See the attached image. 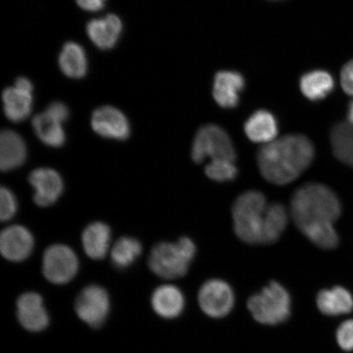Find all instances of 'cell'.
Wrapping results in <instances>:
<instances>
[{
    "mask_svg": "<svg viewBox=\"0 0 353 353\" xmlns=\"http://www.w3.org/2000/svg\"><path fill=\"white\" fill-rule=\"evenodd\" d=\"M342 206L336 194L321 183H307L297 189L290 203V215L299 230L322 250H334L339 243L335 221Z\"/></svg>",
    "mask_w": 353,
    "mask_h": 353,
    "instance_id": "1",
    "label": "cell"
},
{
    "mask_svg": "<svg viewBox=\"0 0 353 353\" xmlns=\"http://www.w3.org/2000/svg\"><path fill=\"white\" fill-rule=\"evenodd\" d=\"M234 231L239 239L252 245H271L279 241L289 222V214L281 203L268 204L259 191L245 192L232 207Z\"/></svg>",
    "mask_w": 353,
    "mask_h": 353,
    "instance_id": "2",
    "label": "cell"
},
{
    "mask_svg": "<svg viewBox=\"0 0 353 353\" xmlns=\"http://www.w3.org/2000/svg\"><path fill=\"white\" fill-rule=\"evenodd\" d=\"M314 157V145L307 137L289 134L263 145L257 162L268 182L282 186L296 180L312 165Z\"/></svg>",
    "mask_w": 353,
    "mask_h": 353,
    "instance_id": "3",
    "label": "cell"
},
{
    "mask_svg": "<svg viewBox=\"0 0 353 353\" xmlns=\"http://www.w3.org/2000/svg\"><path fill=\"white\" fill-rule=\"evenodd\" d=\"M196 253V247L188 237L175 243L161 242L150 253V269L164 279H178L187 274Z\"/></svg>",
    "mask_w": 353,
    "mask_h": 353,
    "instance_id": "4",
    "label": "cell"
},
{
    "mask_svg": "<svg viewBox=\"0 0 353 353\" xmlns=\"http://www.w3.org/2000/svg\"><path fill=\"white\" fill-rule=\"evenodd\" d=\"M247 307L259 323L269 325L281 324L290 315V295L285 287L276 281H272L259 293L248 299Z\"/></svg>",
    "mask_w": 353,
    "mask_h": 353,
    "instance_id": "5",
    "label": "cell"
},
{
    "mask_svg": "<svg viewBox=\"0 0 353 353\" xmlns=\"http://www.w3.org/2000/svg\"><path fill=\"white\" fill-rule=\"evenodd\" d=\"M192 158L197 164H201L207 158H210L211 161L235 162L236 152L230 136L223 128L206 125L200 128L194 139Z\"/></svg>",
    "mask_w": 353,
    "mask_h": 353,
    "instance_id": "6",
    "label": "cell"
},
{
    "mask_svg": "<svg viewBox=\"0 0 353 353\" xmlns=\"http://www.w3.org/2000/svg\"><path fill=\"white\" fill-rule=\"evenodd\" d=\"M79 261L76 253L70 247L61 244L52 245L43 256L42 271L51 283L65 285L77 276Z\"/></svg>",
    "mask_w": 353,
    "mask_h": 353,
    "instance_id": "7",
    "label": "cell"
},
{
    "mask_svg": "<svg viewBox=\"0 0 353 353\" xmlns=\"http://www.w3.org/2000/svg\"><path fill=\"white\" fill-rule=\"evenodd\" d=\"M109 294L103 287L98 285L86 286L79 294L74 310L79 319L92 328H99L109 315Z\"/></svg>",
    "mask_w": 353,
    "mask_h": 353,
    "instance_id": "8",
    "label": "cell"
},
{
    "mask_svg": "<svg viewBox=\"0 0 353 353\" xmlns=\"http://www.w3.org/2000/svg\"><path fill=\"white\" fill-rule=\"evenodd\" d=\"M198 301L201 310L213 319H222L230 313L235 303L232 287L222 280L207 281L201 287Z\"/></svg>",
    "mask_w": 353,
    "mask_h": 353,
    "instance_id": "9",
    "label": "cell"
},
{
    "mask_svg": "<svg viewBox=\"0 0 353 353\" xmlns=\"http://www.w3.org/2000/svg\"><path fill=\"white\" fill-rule=\"evenodd\" d=\"M29 183L34 190V201L39 207H48L59 200L64 184L59 172L50 168H39L29 175Z\"/></svg>",
    "mask_w": 353,
    "mask_h": 353,
    "instance_id": "10",
    "label": "cell"
},
{
    "mask_svg": "<svg viewBox=\"0 0 353 353\" xmlns=\"http://www.w3.org/2000/svg\"><path fill=\"white\" fill-rule=\"evenodd\" d=\"M34 244L32 232L21 225H12L3 229L0 236V252L11 262L24 261L32 254Z\"/></svg>",
    "mask_w": 353,
    "mask_h": 353,
    "instance_id": "11",
    "label": "cell"
},
{
    "mask_svg": "<svg viewBox=\"0 0 353 353\" xmlns=\"http://www.w3.org/2000/svg\"><path fill=\"white\" fill-rule=\"evenodd\" d=\"M17 316L22 327L30 332H41L50 325V316L41 294H22L17 301Z\"/></svg>",
    "mask_w": 353,
    "mask_h": 353,
    "instance_id": "12",
    "label": "cell"
},
{
    "mask_svg": "<svg viewBox=\"0 0 353 353\" xmlns=\"http://www.w3.org/2000/svg\"><path fill=\"white\" fill-rule=\"evenodd\" d=\"M92 127L105 139L125 140L130 134V123L121 110L110 105L97 109L92 117Z\"/></svg>",
    "mask_w": 353,
    "mask_h": 353,
    "instance_id": "13",
    "label": "cell"
},
{
    "mask_svg": "<svg viewBox=\"0 0 353 353\" xmlns=\"http://www.w3.org/2000/svg\"><path fill=\"white\" fill-rule=\"evenodd\" d=\"M245 85V78L239 72L232 70L218 72L215 74L213 85V96L216 103L223 108H236Z\"/></svg>",
    "mask_w": 353,
    "mask_h": 353,
    "instance_id": "14",
    "label": "cell"
},
{
    "mask_svg": "<svg viewBox=\"0 0 353 353\" xmlns=\"http://www.w3.org/2000/svg\"><path fill=\"white\" fill-rule=\"evenodd\" d=\"M152 306L157 314L163 319H176L183 311L184 295L179 287L175 285L159 286L152 294Z\"/></svg>",
    "mask_w": 353,
    "mask_h": 353,
    "instance_id": "15",
    "label": "cell"
},
{
    "mask_svg": "<svg viewBox=\"0 0 353 353\" xmlns=\"http://www.w3.org/2000/svg\"><path fill=\"white\" fill-rule=\"evenodd\" d=\"M121 32L122 22L114 14L92 20L87 25L88 37L101 50H110L116 46Z\"/></svg>",
    "mask_w": 353,
    "mask_h": 353,
    "instance_id": "16",
    "label": "cell"
},
{
    "mask_svg": "<svg viewBox=\"0 0 353 353\" xmlns=\"http://www.w3.org/2000/svg\"><path fill=\"white\" fill-rule=\"evenodd\" d=\"M28 151L24 140L17 132L4 130L0 136V169L3 172L23 165Z\"/></svg>",
    "mask_w": 353,
    "mask_h": 353,
    "instance_id": "17",
    "label": "cell"
},
{
    "mask_svg": "<svg viewBox=\"0 0 353 353\" xmlns=\"http://www.w3.org/2000/svg\"><path fill=\"white\" fill-rule=\"evenodd\" d=\"M244 130L247 138L253 143L266 145L276 139L278 123L270 112L259 110L248 118Z\"/></svg>",
    "mask_w": 353,
    "mask_h": 353,
    "instance_id": "18",
    "label": "cell"
},
{
    "mask_svg": "<svg viewBox=\"0 0 353 353\" xmlns=\"http://www.w3.org/2000/svg\"><path fill=\"white\" fill-rule=\"evenodd\" d=\"M110 239L112 232L107 224L92 223L88 225L82 234L83 250L90 259H103L108 254Z\"/></svg>",
    "mask_w": 353,
    "mask_h": 353,
    "instance_id": "19",
    "label": "cell"
},
{
    "mask_svg": "<svg viewBox=\"0 0 353 353\" xmlns=\"http://www.w3.org/2000/svg\"><path fill=\"white\" fill-rule=\"evenodd\" d=\"M316 304L325 315L347 314L353 310V297L347 289L336 286L320 291L317 294Z\"/></svg>",
    "mask_w": 353,
    "mask_h": 353,
    "instance_id": "20",
    "label": "cell"
},
{
    "mask_svg": "<svg viewBox=\"0 0 353 353\" xmlns=\"http://www.w3.org/2000/svg\"><path fill=\"white\" fill-rule=\"evenodd\" d=\"M299 87L307 99L316 101L325 99L333 91L334 81L326 70H315L303 74Z\"/></svg>",
    "mask_w": 353,
    "mask_h": 353,
    "instance_id": "21",
    "label": "cell"
},
{
    "mask_svg": "<svg viewBox=\"0 0 353 353\" xmlns=\"http://www.w3.org/2000/svg\"><path fill=\"white\" fill-rule=\"evenodd\" d=\"M3 110L12 122H21L30 116L32 110V94L16 87L7 88L3 92Z\"/></svg>",
    "mask_w": 353,
    "mask_h": 353,
    "instance_id": "22",
    "label": "cell"
},
{
    "mask_svg": "<svg viewBox=\"0 0 353 353\" xmlns=\"http://www.w3.org/2000/svg\"><path fill=\"white\" fill-rule=\"evenodd\" d=\"M61 125L63 123L46 112L37 114L32 121L35 134L43 143L52 148L61 147L65 143V135Z\"/></svg>",
    "mask_w": 353,
    "mask_h": 353,
    "instance_id": "23",
    "label": "cell"
},
{
    "mask_svg": "<svg viewBox=\"0 0 353 353\" xmlns=\"http://www.w3.org/2000/svg\"><path fill=\"white\" fill-rule=\"evenodd\" d=\"M330 144L339 161L353 167V125L347 121L336 123L330 132Z\"/></svg>",
    "mask_w": 353,
    "mask_h": 353,
    "instance_id": "24",
    "label": "cell"
},
{
    "mask_svg": "<svg viewBox=\"0 0 353 353\" xmlns=\"http://www.w3.org/2000/svg\"><path fill=\"white\" fill-rule=\"evenodd\" d=\"M59 65L68 77L79 79L85 77L87 72L85 50L76 43H66L59 56Z\"/></svg>",
    "mask_w": 353,
    "mask_h": 353,
    "instance_id": "25",
    "label": "cell"
},
{
    "mask_svg": "<svg viewBox=\"0 0 353 353\" xmlns=\"http://www.w3.org/2000/svg\"><path fill=\"white\" fill-rule=\"evenodd\" d=\"M142 251V243L138 239L123 236L114 243L110 252V259L114 268L126 269L138 259Z\"/></svg>",
    "mask_w": 353,
    "mask_h": 353,
    "instance_id": "26",
    "label": "cell"
},
{
    "mask_svg": "<svg viewBox=\"0 0 353 353\" xmlns=\"http://www.w3.org/2000/svg\"><path fill=\"white\" fill-rule=\"evenodd\" d=\"M205 171L209 179L219 183L235 179L238 172L234 162L228 160L211 161L205 166Z\"/></svg>",
    "mask_w": 353,
    "mask_h": 353,
    "instance_id": "27",
    "label": "cell"
},
{
    "mask_svg": "<svg viewBox=\"0 0 353 353\" xmlns=\"http://www.w3.org/2000/svg\"><path fill=\"white\" fill-rule=\"evenodd\" d=\"M17 199L10 189L1 188L0 189V219L2 222L10 220L17 213Z\"/></svg>",
    "mask_w": 353,
    "mask_h": 353,
    "instance_id": "28",
    "label": "cell"
},
{
    "mask_svg": "<svg viewBox=\"0 0 353 353\" xmlns=\"http://www.w3.org/2000/svg\"><path fill=\"white\" fill-rule=\"evenodd\" d=\"M336 339L339 347L344 351L353 350V320L344 321L336 332Z\"/></svg>",
    "mask_w": 353,
    "mask_h": 353,
    "instance_id": "29",
    "label": "cell"
},
{
    "mask_svg": "<svg viewBox=\"0 0 353 353\" xmlns=\"http://www.w3.org/2000/svg\"><path fill=\"white\" fill-rule=\"evenodd\" d=\"M341 81L343 91L353 97V60L344 65L341 70Z\"/></svg>",
    "mask_w": 353,
    "mask_h": 353,
    "instance_id": "30",
    "label": "cell"
},
{
    "mask_svg": "<svg viewBox=\"0 0 353 353\" xmlns=\"http://www.w3.org/2000/svg\"><path fill=\"white\" fill-rule=\"evenodd\" d=\"M46 112L61 123H63L68 120L69 116L68 108H66L65 104L59 103V101H55V103H52L48 105Z\"/></svg>",
    "mask_w": 353,
    "mask_h": 353,
    "instance_id": "31",
    "label": "cell"
},
{
    "mask_svg": "<svg viewBox=\"0 0 353 353\" xmlns=\"http://www.w3.org/2000/svg\"><path fill=\"white\" fill-rule=\"evenodd\" d=\"M77 2L83 10L97 12L103 10L105 0H77Z\"/></svg>",
    "mask_w": 353,
    "mask_h": 353,
    "instance_id": "32",
    "label": "cell"
},
{
    "mask_svg": "<svg viewBox=\"0 0 353 353\" xmlns=\"http://www.w3.org/2000/svg\"><path fill=\"white\" fill-rule=\"evenodd\" d=\"M15 87L19 90L32 94L33 85L28 78L20 77L15 82Z\"/></svg>",
    "mask_w": 353,
    "mask_h": 353,
    "instance_id": "33",
    "label": "cell"
},
{
    "mask_svg": "<svg viewBox=\"0 0 353 353\" xmlns=\"http://www.w3.org/2000/svg\"><path fill=\"white\" fill-rule=\"evenodd\" d=\"M347 122L353 125V100L348 104L347 108Z\"/></svg>",
    "mask_w": 353,
    "mask_h": 353,
    "instance_id": "34",
    "label": "cell"
}]
</instances>
